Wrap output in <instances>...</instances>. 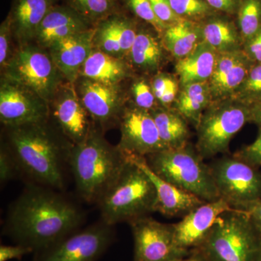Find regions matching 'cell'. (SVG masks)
Listing matches in <instances>:
<instances>
[{
  "label": "cell",
  "instance_id": "obj_20",
  "mask_svg": "<svg viewBox=\"0 0 261 261\" xmlns=\"http://www.w3.org/2000/svg\"><path fill=\"white\" fill-rule=\"evenodd\" d=\"M92 23L70 6L55 5L42 20L35 39L43 47L73 34L92 29Z\"/></svg>",
  "mask_w": 261,
  "mask_h": 261
},
{
  "label": "cell",
  "instance_id": "obj_29",
  "mask_svg": "<svg viewBox=\"0 0 261 261\" xmlns=\"http://www.w3.org/2000/svg\"><path fill=\"white\" fill-rule=\"evenodd\" d=\"M94 44L97 49L110 56L121 58L122 53L117 34L116 14L110 15L98 23L95 28Z\"/></svg>",
  "mask_w": 261,
  "mask_h": 261
},
{
  "label": "cell",
  "instance_id": "obj_19",
  "mask_svg": "<svg viewBox=\"0 0 261 261\" xmlns=\"http://www.w3.org/2000/svg\"><path fill=\"white\" fill-rule=\"evenodd\" d=\"M130 159L139 166L150 178L155 187V212H159L166 217H184L190 211L205 203L197 196L178 188L159 177L149 167L145 157L128 154Z\"/></svg>",
  "mask_w": 261,
  "mask_h": 261
},
{
  "label": "cell",
  "instance_id": "obj_32",
  "mask_svg": "<svg viewBox=\"0 0 261 261\" xmlns=\"http://www.w3.org/2000/svg\"><path fill=\"white\" fill-rule=\"evenodd\" d=\"M248 106L261 102V63H255L246 78L232 96Z\"/></svg>",
  "mask_w": 261,
  "mask_h": 261
},
{
  "label": "cell",
  "instance_id": "obj_40",
  "mask_svg": "<svg viewBox=\"0 0 261 261\" xmlns=\"http://www.w3.org/2000/svg\"><path fill=\"white\" fill-rule=\"evenodd\" d=\"M13 34L9 18H7L2 23L0 27V63L2 66L6 67L8 63L10 53V37Z\"/></svg>",
  "mask_w": 261,
  "mask_h": 261
},
{
  "label": "cell",
  "instance_id": "obj_12",
  "mask_svg": "<svg viewBox=\"0 0 261 261\" xmlns=\"http://www.w3.org/2000/svg\"><path fill=\"white\" fill-rule=\"evenodd\" d=\"M49 102L35 92L9 80L0 89V120L5 127L47 121Z\"/></svg>",
  "mask_w": 261,
  "mask_h": 261
},
{
  "label": "cell",
  "instance_id": "obj_38",
  "mask_svg": "<svg viewBox=\"0 0 261 261\" xmlns=\"http://www.w3.org/2000/svg\"><path fill=\"white\" fill-rule=\"evenodd\" d=\"M235 157L241 159L253 167L259 168L261 166V130H259L255 142L245 146L233 154Z\"/></svg>",
  "mask_w": 261,
  "mask_h": 261
},
{
  "label": "cell",
  "instance_id": "obj_39",
  "mask_svg": "<svg viewBox=\"0 0 261 261\" xmlns=\"http://www.w3.org/2000/svg\"><path fill=\"white\" fill-rule=\"evenodd\" d=\"M150 3L156 16L166 27L183 20L174 13L168 0H150Z\"/></svg>",
  "mask_w": 261,
  "mask_h": 261
},
{
  "label": "cell",
  "instance_id": "obj_7",
  "mask_svg": "<svg viewBox=\"0 0 261 261\" xmlns=\"http://www.w3.org/2000/svg\"><path fill=\"white\" fill-rule=\"evenodd\" d=\"M250 106L229 98L215 101L205 110L197 126L195 148L204 160L226 153L229 144L250 122Z\"/></svg>",
  "mask_w": 261,
  "mask_h": 261
},
{
  "label": "cell",
  "instance_id": "obj_41",
  "mask_svg": "<svg viewBox=\"0 0 261 261\" xmlns=\"http://www.w3.org/2000/svg\"><path fill=\"white\" fill-rule=\"evenodd\" d=\"M34 252L32 249L23 245H3L0 246V261H8L17 259L20 260L24 255Z\"/></svg>",
  "mask_w": 261,
  "mask_h": 261
},
{
  "label": "cell",
  "instance_id": "obj_13",
  "mask_svg": "<svg viewBox=\"0 0 261 261\" xmlns=\"http://www.w3.org/2000/svg\"><path fill=\"white\" fill-rule=\"evenodd\" d=\"M119 124L121 137L118 146L125 153L145 158L168 149L149 111L135 106L125 108Z\"/></svg>",
  "mask_w": 261,
  "mask_h": 261
},
{
  "label": "cell",
  "instance_id": "obj_10",
  "mask_svg": "<svg viewBox=\"0 0 261 261\" xmlns=\"http://www.w3.org/2000/svg\"><path fill=\"white\" fill-rule=\"evenodd\" d=\"M8 80L35 92L49 102L59 87L60 70L50 55L40 48L24 46L8 62Z\"/></svg>",
  "mask_w": 261,
  "mask_h": 261
},
{
  "label": "cell",
  "instance_id": "obj_30",
  "mask_svg": "<svg viewBox=\"0 0 261 261\" xmlns=\"http://www.w3.org/2000/svg\"><path fill=\"white\" fill-rule=\"evenodd\" d=\"M238 15L239 28L244 44L261 28V0H243Z\"/></svg>",
  "mask_w": 261,
  "mask_h": 261
},
{
  "label": "cell",
  "instance_id": "obj_35",
  "mask_svg": "<svg viewBox=\"0 0 261 261\" xmlns=\"http://www.w3.org/2000/svg\"><path fill=\"white\" fill-rule=\"evenodd\" d=\"M116 23L118 42L121 47L122 56L129 54L135 42L137 32L130 20L116 15Z\"/></svg>",
  "mask_w": 261,
  "mask_h": 261
},
{
  "label": "cell",
  "instance_id": "obj_45",
  "mask_svg": "<svg viewBox=\"0 0 261 261\" xmlns=\"http://www.w3.org/2000/svg\"><path fill=\"white\" fill-rule=\"evenodd\" d=\"M240 211H245L250 216L257 227L261 230V199L244 206Z\"/></svg>",
  "mask_w": 261,
  "mask_h": 261
},
{
  "label": "cell",
  "instance_id": "obj_18",
  "mask_svg": "<svg viewBox=\"0 0 261 261\" xmlns=\"http://www.w3.org/2000/svg\"><path fill=\"white\" fill-rule=\"evenodd\" d=\"M95 29H89L57 41L49 46V55L58 69L70 83L79 73L92 53Z\"/></svg>",
  "mask_w": 261,
  "mask_h": 261
},
{
  "label": "cell",
  "instance_id": "obj_3",
  "mask_svg": "<svg viewBox=\"0 0 261 261\" xmlns=\"http://www.w3.org/2000/svg\"><path fill=\"white\" fill-rule=\"evenodd\" d=\"M128 154L113 146L96 128L73 145L69 160L77 192L89 204H98L128 162Z\"/></svg>",
  "mask_w": 261,
  "mask_h": 261
},
{
  "label": "cell",
  "instance_id": "obj_14",
  "mask_svg": "<svg viewBox=\"0 0 261 261\" xmlns=\"http://www.w3.org/2000/svg\"><path fill=\"white\" fill-rule=\"evenodd\" d=\"M73 87L68 84L57 90L49 118L53 120V126L75 145L88 137L95 125Z\"/></svg>",
  "mask_w": 261,
  "mask_h": 261
},
{
  "label": "cell",
  "instance_id": "obj_9",
  "mask_svg": "<svg viewBox=\"0 0 261 261\" xmlns=\"http://www.w3.org/2000/svg\"><path fill=\"white\" fill-rule=\"evenodd\" d=\"M116 238L114 226L100 220L34 253V261H97Z\"/></svg>",
  "mask_w": 261,
  "mask_h": 261
},
{
  "label": "cell",
  "instance_id": "obj_26",
  "mask_svg": "<svg viewBox=\"0 0 261 261\" xmlns=\"http://www.w3.org/2000/svg\"><path fill=\"white\" fill-rule=\"evenodd\" d=\"M163 40L167 50L179 60L203 41L202 29L183 19L167 27L163 32Z\"/></svg>",
  "mask_w": 261,
  "mask_h": 261
},
{
  "label": "cell",
  "instance_id": "obj_28",
  "mask_svg": "<svg viewBox=\"0 0 261 261\" xmlns=\"http://www.w3.org/2000/svg\"><path fill=\"white\" fill-rule=\"evenodd\" d=\"M132 63L144 71H156L163 60V50L157 38L150 32H137L135 42L129 53Z\"/></svg>",
  "mask_w": 261,
  "mask_h": 261
},
{
  "label": "cell",
  "instance_id": "obj_24",
  "mask_svg": "<svg viewBox=\"0 0 261 261\" xmlns=\"http://www.w3.org/2000/svg\"><path fill=\"white\" fill-rule=\"evenodd\" d=\"M160 137L168 149H178L189 144L190 137L188 121L176 109L157 107L149 111Z\"/></svg>",
  "mask_w": 261,
  "mask_h": 261
},
{
  "label": "cell",
  "instance_id": "obj_1",
  "mask_svg": "<svg viewBox=\"0 0 261 261\" xmlns=\"http://www.w3.org/2000/svg\"><path fill=\"white\" fill-rule=\"evenodd\" d=\"M85 216L61 192L28 182L8 207L3 232L36 253L80 229Z\"/></svg>",
  "mask_w": 261,
  "mask_h": 261
},
{
  "label": "cell",
  "instance_id": "obj_4",
  "mask_svg": "<svg viewBox=\"0 0 261 261\" xmlns=\"http://www.w3.org/2000/svg\"><path fill=\"white\" fill-rule=\"evenodd\" d=\"M207 261H260L261 230L246 212L220 215L205 241L193 252Z\"/></svg>",
  "mask_w": 261,
  "mask_h": 261
},
{
  "label": "cell",
  "instance_id": "obj_22",
  "mask_svg": "<svg viewBox=\"0 0 261 261\" xmlns=\"http://www.w3.org/2000/svg\"><path fill=\"white\" fill-rule=\"evenodd\" d=\"M218 55L216 49L202 41L190 54L178 60L175 69L181 87L190 84L208 82Z\"/></svg>",
  "mask_w": 261,
  "mask_h": 261
},
{
  "label": "cell",
  "instance_id": "obj_37",
  "mask_svg": "<svg viewBox=\"0 0 261 261\" xmlns=\"http://www.w3.org/2000/svg\"><path fill=\"white\" fill-rule=\"evenodd\" d=\"M134 98L136 107L150 111L154 108H157L155 106V96L153 93L152 87L147 84L145 80H137L133 84L132 87Z\"/></svg>",
  "mask_w": 261,
  "mask_h": 261
},
{
  "label": "cell",
  "instance_id": "obj_36",
  "mask_svg": "<svg viewBox=\"0 0 261 261\" xmlns=\"http://www.w3.org/2000/svg\"><path fill=\"white\" fill-rule=\"evenodd\" d=\"M128 5L136 15L151 24L158 32H163L168 27L156 16L150 0H128Z\"/></svg>",
  "mask_w": 261,
  "mask_h": 261
},
{
  "label": "cell",
  "instance_id": "obj_44",
  "mask_svg": "<svg viewBox=\"0 0 261 261\" xmlns=\"http://www.w3.org/2000/svg\"><path fill=\"white\" fill-rule=\"evenodd\" d=\"M171 80H172V78L167 75L160 74L156 75L153 81H152L151 87H152V91H153L156 99L159 102L165 91L167 89L168 84L171 82Z\"/></svg>",
  "mask_w": 261,
  "mask_h": 261
},
{
  "label": "cell",
  "instance_id": "obj_23",
  "mask_svg": "<svg viewBox=\"0 0 261 261\" xmlns=\"http://www.w3.org/2000/svg\"><path fill=\"white\" fill-rule=\"evenodd\" d=\"M80 74L84 78L118 85L129 75V70L121 58L93 49L84 63Z\"/></svg>",
  "mask_w": 261,
  "mask_h": 261
},
{
  "label": "cell",
  "instance_id": "obj_46",
  "mask_svg": "<svg viewBox=\"0 0 261 261\" xmlns=\"http://www.w3.org/2000/svg\"><path fill=\"white\" fill-rule=\"evenodd\" d=\"M207 4L215 8L222 11H232L236 5V0H205Z\"/></svg>",
  "mask_w": 261,
  "mask_h": 261
},
{
  "label": "cell",
  "instance_id": "obj_47",
  "mask_svg": "<svg viewBox=\"0 0 261 261\" xmlns=\"http://www.w3.org/2000/svg\"><path fill=\"white\" fill-rule=\"evenodd\" d=\"M250 122L255 123L261 130V102L250 106Z\"/></svg>",
  "mask_w": 261,
  "mask_h": 261
},
{
  "label": "cell",
  "instance_id": "obj_2",
  "mask_svg": "<svg viewBox=\"0 0 261 261\" xmlns=\"http://www.w3.org/2000/svg\"><path fill=\"white\" fill-rule=\"evenodd\" d=\"M7 145L29 183L61 191L73 145L47 121L6 127Z\"/></svg>",
  "mask_w": 261,
  "mask_h": 261
},
{
  "label": "cell",
  "instance_id": "obj_48",
  "mask_svg": "<svg viewBox=\"0 0 261 261\" xmlns=\"http://www.w3.org/2000/svg\"><path fill=\"white\" fill-rule=\"evenodd\" d=\"M175 261H207L205 259H204L203 257L200 256V255H198L197 253H195V252H191L190 255H189L188 256L183 257V258L178 259V260H176Z\"/></svg>",
  "mask_w": 261,
  "mask_h": 261
},
{
  "label": "cell",
  "instance_id": "obj_49",
  "mask_svg": "<svg viewBox=\"0 0 261 261\" xmlns=\"http://www.w3.org/2000/svg\"><path fill=\"white\" fill-rule=\"evenodd\" d=\"M261 261V260H260Z\"/></svg>",
  "mask_w": 261,
  "mask_h": 261
},
{
  "label": "cell",
  "instance_id": "obj_8",
  "mask_svg": "<svg viewBox=\"0 0 261 261\" xmlns=\"http://www.w3.org/2000/svg\"><path fill=\"white\" fill-rule=\"evenodd\" d=\"M221 199L233 209L261 199V172L241 159L223 156L209 164Z\"/></svg>",
  "mask_w": 261,
  "mask_h": 261
},
{
  "label": "cell",
  "instance_id": "obj_33",
  "mask_svg": "<svg viewBox=\"0 0 261 261\" xmlns=\"http://www.w3.org/2000/svg\"><path fill=\"white\" fill-rule=\"evenodd\" d=\"M171 8L178 16L200 18L209 11L207 3L202 0H168Z\"/></svg>",
  "mask_w": 261,
  "mask_h": 261
},
{
  "label": "cell",
  "instance_id": "obj_16",
  "mask_svg": "<svg viewBox=\"0 0 261 261\" xmlns=\"http://www.w3.org/2000/svg\"><path fill=\"white\" fill-rule=\"evenodd\" d=\"M254 64L243 49L219 53L208 81L213 101L232 97Z\"/></svg>",
  "mask_w": 261,
  "mask_h": 261
},
{
  "label": "cell",
  "instance_id": "obj_43",
  "mask_svg": "<svg viewBox=\"0 0 261 261\" xmlns=\"http://www.w3.org/2000/svg\"><path fill=\"white\" fill-rule=\"evenodd\" d=\"M178 90L177 82L173 79L168 84L167 89L165 91L162 97L159 100L161 104V107L166 108H171V105L175 102L176 99Z\"/></svg>",
  "mask_w": 261,
  "mask_h": 261
},
{
  "label": "cell",
  "instance_id": "obj_25",
  "mask_svg": "<svg viewBox=\"0 0 261 261\" xmlns=\"http://www.w3.org/2000/svg\"><path fill=\"white\" fill-rule=\"evenodd\" d=\"M213 102L208 82L190 84L182 87L175 101L174 109L196 128L202 114Z\"/></svg>",
  "mask_w": 261,
  "mask_h": 261
},
{
  "label": "cell",
  "instance_id": "obj_6",
  "mask_svg": "<svg viewBox=\"0 0 261 261\" xmlns=\"http://www.w3.org/2000/svg\"><path fill=\"white\" fill-rule=\"evenodd\" d=\"M149 168L159 177L205 202L220 199L210 166L190 144L166 149L145 157Z\"/></svg>",
  "mask_w": 261,
  "mask_h": 261
},
{
  "label": "cell",
  "instance_id": "obj_42",
  "mask_svg": "<svg viewBox=\"0 0 261 261\" xmlns=\"http://www.w3.org/2000/svg\"><path fill=\"white\" fill-rule=\"evenodd\" d=\"M243 49L252 61L261 63V28L253 37L244 42Z\"/></svg>",
  "mask_w": 261,
  "mask_h": 261
},
{
  "label": "cell",
  "instance_id": "obj_5",
  "mask_svg": "<svg viewBox=\"0 0 261 261\" xmlns=\"http://www.w3.org/2000/svg\"><path fill=\"white\" fill-rule=\"evenodd\" d=\"M128 158L121 174L97 204L101 220L111 226L130 223L155 212L157 196L153 183Z\"/></svg>",
  "mask_w": 261,
  "mask_h": 261
},
{
  "label": "cell",
  "instance_id": "obj_34",
  "mask_svg": "<svg viewBox=\"0 0 261 261\" xmlns=\"http://www.w3.org/2000/svg\"><path fill=\"white\" fill-rule=\"evenodd\" d=\"M21 176L16 160L6 143L1 146L0 151V181L2 185Z\"/></svg>",
  "mask_w": 261,
  "mask_h": 261
},
{
  "label": "cell",
  "instance_id": "obj_15",
  "mask_svg": "<svg viewBox=\"0 0 261 261\" xmlns=\"http://www.w3.org/2000/svg\"><path fill=\"white\" fill-rule=\"evenodd\" d=\"M233 209L223 200L205 202L172 224L175 242L182 250L190 252L203 243L220 215Z\"/></svg>",
  "mask_w": 261,
  "mask_h": 261
},
{
  "label": "cell",
  "instance_id": "obj_17",
  "mask_svg": "<svg viewBox=\"0 0 261 261\" xmlns=\"http://www.w3.org/2000/svg\"><path fill=\"white\" fill-rule=\"evenodd\" d=\"M80 99L94 123L101 126L120 121L123 113L118 85L84 78L80 85Z\"/></svg>",
  "mask_w": 261,
  "mask_h": 261
},
{
  "label": "cell",
  "instance_id": "obj_31",
  "mask_svg": "<svg viewBox=\"0 0 261 261\" xmlns=\"http://www.w3.org/2000/svg\"><path fill=\"white\" fill-rule=\"evenodd\" d=\"M73 8L91 23H99L114 13V0H66Z\"/></svg>",
  "mask_w": 261,
  "mask_h": 261
},
{
  "label": "cell",
  "instance_id": "obj_11",
  "mask_svg": "<svg viewBox=\"0 0 261 261\" xmlns=\"http://www.w3.org/2000/svg\"><path fill=\"white\" fill-rule=\"evenodd\" d=\"M135 243L134 261H175L190 255L175 242L172 224L147 216L128 223Z\"/></svg>",
  "mask_w": 261,
  "mask_h": 261
},
{
  "label": "cell",
  "instance_id": "obj_27",
  "mask_svg": "<svg viewBox=\"0 0 261 261\" xmlns=\"http://www.w3.org/2000/svg\"><path fill=\"white\" fill-rule=\"evenodd\" d=\"M203 41L219 53L243 49V40L234 25L227 20L216 19L202 28Z\"/></svg>",
  "mask_w": 261,
  "mask_h": 261
},
{
  "label": "cell",
  "instance_id": "obj_21",
  "mask_svg": "<svg viewBox=\"0 0 261 261\" xmlns=\"http://www.w3.org/2000/svg\"><path fill=\"white\" fill-rule=\"evenodd\" d=\"M56 0H14L8 18L12 32L22 42L34 39Z\"/></svg>",
  "mask_w": 261,
  "mask_h": 261
}]
</instances>
